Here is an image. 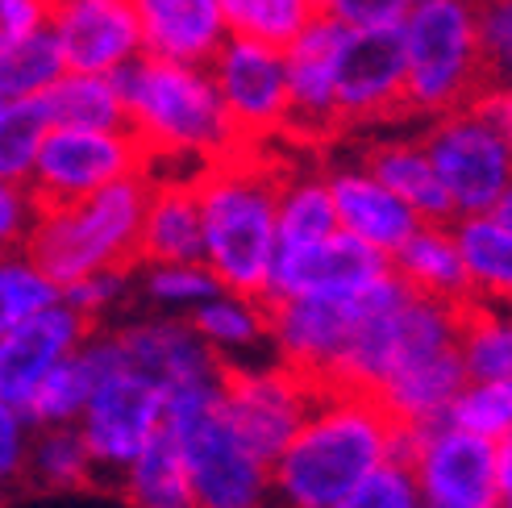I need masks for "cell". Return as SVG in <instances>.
<instances>
[{"mask_svg": "<svg viewBox=\"0 0 512 508\" xmlns=\"http://www.w3.org/2000/svg\"><path fill=\"white\" fill-rule=\"evenodd\" d=\"M46 130H50V117L38 96L5 100V109H0V175L5 180L30 184V171H34Z\"/></svg>", "mask_w": 512, "mask_h": 508, "instance_id": "f35d334b", "label": "cell"}, {"mask_svg": "<svg viewBox=\"0 0 512 508\" xmlns=\"http://www.w3.org/2000/svg\"><path fill=\"white\" fill-rule=\"evenodd\" d=\"M317 384L296 367L271 359H250V363H225L221 367V409L234 421V429L271 463L288 438L309 417Z\"/></svg>", "mask_w": 512, "mask_h": 508, "instance_id": "8fae6325", "label": "cell"}, {"mask_svg": "<svg viewBox=\"0 0 512 508\" xmlns=\"http://www.w3.org/2000/svg\"><path fill=\"white\" fill-rule=\"evenodd\" d=\"M329 508H421V492H417V479L408 471V463L388 459L367 479H358V484Z\"/></svg>", "mask_w": 512, "mask_h": 508, "instance_id": "60d3db41", "label": "cell"}, {"mask_svg": "<svg viewBox=\"0 0 512 508\" xmlns=\"http://www.w3.org/2000/svg\"><path fill=\"white\" fill-rule=\"evenodd\" d=\"M117 84L125 96V125L142 142L150 171H179L184 163L200 171L242 146L209 67L138 55L117 71Z\"/></svg>", "mask_w": 512, "mask_h": 508, "instance_id": "3957f363", "label": "cell"}, {"mask_svg": "<svg viewBox=\"0 0 512 508\" xmlns=\"http://www.w3.org/2000/svg\"><path fill=\"white\" fill-rule=\"evenodd\" d=\"M346 25L313 17L304 30L284 46L288 67V138L296 142H325L342 134L338 125V100H334V71H338V46Z\"/></svg>", "mask_w": 512, "mask_h": 508, "instance_id": "2e32d148", "label": "cell"}, {"mask_svg": "<svg viewBox=\"0 0 512 508\" xmlns=\"http://www.w3.org/2000/svg\"><path fill=\"white\" fill-rule=\"evenodd\" d=\"M59 296L80 313L92 329L100 321H109L125 300L134 296V267H105V271H88L80 279L59 288Z\"/></svg>", "mask_w": 512, "mask_h": 508, "instance_id": "ab89813d", "label": "cell"}, {"mask_svg": "<svg viewBox=\"0 0 512 508\" xmlns=\"http://www.w3.org/2000/svg\"><path fill=\"white\" fill-rule=\"evenodd\" d=\"M146 192L150 171H138L92 196L67 200V205H42L30 238H25V254L59 288L88 271L134 267Z\"/></svg>", "mask_w": 512, "mask_h": 508, "instance_id": "5b68a950", "label": "cell"}, {"mask_svg": "<svg viewBox=\"0 0 512 508\" xmlns=\"http://www.w3.org/2000/svg\"><path fill=\"white\" fill-rule=\"evenodd\" d=\"M209 75L242 146H271L288 134L284 46L229 34L209 59Z\"/></svg>", "mask_w": 512, "mask_h": 508, "instance_id": "30bf717a", "label": "cell"}, {"mask_svg": "<svg viewBox=\"0 0 512 508\" xmlns=\"http://www.w3.org/2000/svg\"><path fill=\"white\" fill-rule=\"evenodd\" d=\"M96 379H100V363L92 359V350L84 342L80 350H71L67 359H59L42 375V384L34 388V396H30V404H25L21 417L34 429L38 425H75L84 413L88 396H92V388H96Z\"/></svg>", "mask_w": 512, "mask_h": 508, "instance_id": "1f68e13d", "label": "cell"}, {"mask_svg": "<svg viewBox=\"0 0 512 508\" xmlns=\"http://www.w3.org/2000/svg\"><path fill=\"white\" fill-rule=\"evenodd\" d=\"M59 300V284L25 250L0 254V334Z\"/></svg>", "mask_w": 512, "mask_h": 508, "instance_id": "74e56055", "label": "cell"}, {"mask_svg": "<svg viewBox=\"0 0 512 508\" xmlns=\"http://www.w3.org/2000/svg\"><path fill=\"white\" fill-rule=\"evenodd\" d=\"M50 9H55V0H0V50L46 30Z\"/></svg>", "mask_w": 512, "mask_h": 508, "instance_id": "bcb514c9", "label": "cell"}, {"mask_svg": "<svg viewBox=\"0 0 512 508\" xmlns=\"http://www.w3.org/2000/svg\"><path fill=\"white\" fill-rule=\"evenodd\" d=\"M163 425L184 454L196 508H275L271 463L225 417L221 379L167 392Z\"/></svg>", "mask_w": 512, "mask_h": 508, "instance_id": "277c9868", "label": "cell"}, {"mask_svg": "<svg viewBox=\"0 0 512 508\" xmlns=\"http://www.w3.org/2000/svg\"><path fill=\"white\" fill-rule=\"evenodd\" d=\"M421 508H425V504H421Z\"/></svg>", "mask_w": 512, "mask_h": 508, "instance_id": "816d5d0a", "label": "cell"}, {"mask_svg": "<svg viewBox=\"0 0 512 508\" xmlns=\"http://www.w3.org/2000/svg\"><path fill=\"white\" fill-rule=\"evenodd\" d=\"M392 271L400 275V284L417 296L429 300H446V304H467V267L458 254V238L450 221H421L392 254H388Z\"/></svg>", "mask_w": 512, "mask_h": 508, "instance_id": "cb8c5ba5", "label": "cell"}, {"mask_svg": "<svg viewBox=\"0 0 512 508\" xmlns=\"http://www.w3.org/2000/svg\"><path fill=\"white\" fill-rule=\"evenodd\" d=\"M138 171H150V159L130 134V125L121 130L50 125L30 171V192L38 196V205H67V200L92 196Z\"/></svg>", "mask_w": 512, "mask_h": 508, "instance_id": "9c48e42d", "label": "cell"}, {"mask_svg": "<svg viewBox=\"0 0 512 508\" xmlns=\"http://www.w3.org/2000/svg\"><path fill=\"white\" fill-rule=\"evenodd\" d=\"M329 234H338V213L325 171H284L275 205V250L313 246Z\"/></svg>", "mask_w": 512, "mask_h": 508, "instance_id": "f546056e", "label": "cell"}, {"mask_svg": "<svg viewBox=\"0 0 512 508\" xmlns=\"http://www.w3.org/2000/svg\"><path fill=\"white\" fill-rule=\"evenodd\" d=\"M363 292L267 300L271 304V354L279 363L296 367L300 375H309L317 388H329L342 350L350 342V329L358 321V309H363Z\"/></svg>", "mask_w": 512, "mask_h": 508, "instance_id": "9a60e30c", "label": "cell"}, {"mask_svg": "<svg viewBox=\"0 0 512 508\" xmlns=\"http://www.w3.org/2000/svg\"><path fill=\"white\" fill-rule=\"evenodd\" d=\"M388 254L358 242L350 234H329L313 246L275 250V267L267 279L263 300H288V296H354L379 275H388Z\"/></svg>", "mask_w": 512, "mask_h": 508, "instance_id": "e0dca14e", "label": "cell"}, {"mask_svg": "<svg viewBox=\"0 0 512 508\" xmlns=\"http://www.w3.org/2000/svg\"><path fill=\"white\" fill-rule=\"evenodd\" d=\"M92 450L80 434V425H38L25 450V479L46 492H75L96 479Z\"/></svg>", "mask_w": 512, "mask_h": 508, "instance_id": "4dcf8cb0", "label": "cell"}, {"mask_svg": "<svg viewBox=\"0 0 512 508\" xmlns=\"http://www.w3.org/2000/svg\"><path fill=\"white\" fill-rule=\"evenodd\" d=\"M325 184H329V196H334L338 230L383 250V254H392L421 225V217L408 209L388 184L375 180L363 167V159L325 167Z\"/></svg>", "mask_w": 512, "mask_h": 508, "instance_id": "ffe728a7", "label": "cell"}, {"mask_svg": "<svg viewBox=\"0 0 512 508\" xmlns=\"http://www.w3.org/2000/svg\"><path fill=\"white\" fill-rule=\"evenodd\" d=\"M413 0H317V17H329L346 30H379L400 25Z\"/></svg>", "mask_w": 512, "mask_h": 508, "instance_id": "ee69618b", "label": "cell"}, {"mask_svg": "<svg viewBox=\"0 0 512 508\" xmlns=\"http://www.w3.org/2000/svg\"><path fill=\"white\" fill-rule=\"evenodd\" d=\"M229 34L288 46L317 17V0H221Z\"/></svg>", "mask_w": 512, "mask_h": 508, "instance_id": "d590c367", "label": "cell"}, {"mask_svg": "<svg viewBox=\"0 0 512 508\" xmlns=\"http://www.w3.org/2000/svg\"><path fill=\"white\" fill-rule=\"evenodd\" d=\"M475 105L488 113L496 130L512 142V84H504V88H483V92L475 96Z\"/></svg>", "mask_w": 512, "mask_h": 508, "instance_id": "7dc6e473", "label": "cell"}, {"mask_svg": "<svg viewBox=\"0 0 512 508\" xmlns=\"http://www.w3.org/2000/svg\"><path fill=\"white\" fill-rule=\"evenodd\" d=\"M279 180H284V167L267 155V146H238L196 171L204 267L229 292L267 296L279 246Z\"/></svg>", "mask_w": 512, "mask_h": 508, "instance_id": "7a4b0ae2", "label": "cell"}, {"mask_svg": "<svg viewBox=\"0 0 512 508\" xmlns=\"http://www.w3.org/2000/svg\"><path fill=\"white\" fill-rule=\"evenodd\" d=\"M38 100L50 125H75V130H121L125 125V96L117 71H63Z\"/></svg>", "mask_w": 512, "mask_h": 508, "instance_id": "f1b7e54d", "label": "cell"}, {"mask_svg": "<svg viewBox=\"0 0 512 508\" xmlns=\"http://www.w3.org/2000/svg\"><path fill=\"white\" fill-rule=\"evenodd\" d=\"M217 275L196 263H134V292L150 304L155 313L188 317L200 300L217 292Z\"/></svg>", "mask_w": 512, "mask_h": 508, "instance_id": "836d02e7", "label": "cell"}, {"mask_svg": "<svg viewBox=\"0 0 512 508\" xmlns=\"http://www.w3.org/2000/svg\"><path fill=\"white\" fill-rule=\"evenodd\" d=\"M463 384H467V371H463V359H458V342H450V346H429L408 354L371 396L392 413L396 425L421 429L433 421H446L450 400Z\"/></svg>", "mask_w": 512, "mask_h": 508, "instance_id": "7402d4cb", "label": "cell"}, {"mask_svg": "<svg viewBox=\"0 0 512 508\" xmlns=\"http://www.w3.org/2000/svg\"><path fill=\"white\" fill-rule=\"evenodd\" d=\"M458 359L467 379H512V309L467 300L458 317Z\"/></svg>", "mask_w": 512, "mask_h": 508, "instance_id": "d6a6232c", "label": "cell"}, {"mask_svg": "<svg viewBox=\"0 0 512 508\" xmlns=\"http://www.w3.org/2000/svg\"><path fill=\"white\" fill-rule=\"evenodd\" d=\"M0 109H5V96H0Z\"/></svg>", "mask_w": 512, "mask_h": 508, "instance_id": "f907efd6", "label": "cell"}, {"mask_svg": "<svg viewBox=\"0 0 512 508\" xmlns=\"http://www.w3.org/2000/svg\"><path fill=\"white\" fill-rule=\"evenodd\" d=\"M63 71H67L63 46H59L55 30L46 25V30L21 38L17 46L0 50V96H5V100L42 96Z\"/></svg>", "mask_w": 512, "mask_h": 508, "instance_id": "e575fe53", "label": "cell"}, {"mask_svg": "<svg viewBox=\"0 0 512 508\" xmlns=\"http://www.w3.org/2000/svg\"><path fill=\"white\" fill-rule=\"evenodd\" d=\"M142 55L209 67L217 46L229 38L221 0H134Z\"/></svg>", "mask_w": 512, "mask_h": 508, "instance_id": "603a6c76", "label": "cell"}, {"mask_svg": "<svg viewBox=\"0 0 512 508\" xmlns=\"http://www.w3.org/2000/svg\"><path fill=\"white\" fill-rule=\"evenodd\" d=\"M188 321L200 334V342L221 359V367L250 363L263 350H271V304L263 296L217 288L188 313Z\"/></svg>", "mask_w": 512, "mask_h": 508, "instance_id": "484cf974", "label": "cell"}, {"mask_svg": "<svg viewBox=\"0 0 512 508\" xmlns=\"http://www.w3.org/2000/svg\"><path fill=\"white\" fill-rule=\"evenodd\" d=\"M400 454L404 425L371 392L321 388L309 417L271 459L275 508H329Z\"/></svg>", "mask_w": 512, "mask_h": 508, "instance_id": "6da1fadb", "label": "cell"}, {"mask_svg": "<svg viewBox=\"0 0 512 508\" xmlns=\"http://www.w3.org/2000/svg\"><path fill=\"white\" fill-rule=\"evenodd\" d=\"M479 55L488 88L512 84V0H479Z\"/></svg>", "mask_w": 512, "mask_h": 508, "instance_id": "b9f144b4", "label": "cell"}, {"mask_svg": "<svg viewBox=\"0 0 512 508\" xmlns=\"http://www.w3.org/2000/svg\"><path fill=\"white\" fill-rule=\"evenodd\" d=\"M88 334H92V325L63 296L55 304H46L42 313L13 325L9 334H0V404L25 413L34 388L42 384V375L59 359H67L71 350H80Z\"/></svg>", "mask_w": 512, "mask_h": 508, "instance_id": "ac0fdd59", "label": "cell"}, {"mask_svg": "<svg viewBox=\"0 0 512 508\" xmlns=\"http://www.w3.org/2000/svg\"><path fill=\"white\" fill-rule=\"evenodd\" d=\"M446 421L458 429L488 438V442H508L512 438V379H467L458 396L450 400Z\"/></svg>", "mask_w": 512, "mask_h": 508, "instance_id": "8d00e7d4", "label": "cell"}, {"mask_svg": "<svg viewBox=\"0 0 512 508\" xmlns=\"http://www.w3.org/2000/svg\"><path fill=\"white\" fill-rule=\"evenodd\" d=\"M67 71L113 75L142 55V30L134 0H55L50 9Z\"/></svg>", "mask_w": 512, "mask_h": 508, "instance_id": "d6986e66", "label": "cell"}, {"mask_svg": "<svg viewBox=\"0 0 512 508\" xmlns=\"http://www.w3.org/2000/svg\"><path fill=\"white\" fill-rule=\"evenodd\" d=\"M334 100L342 130H371L404 117V42L400 25L346 30L338 46Z\"/></svg>", "mask_w": 512, "mask_h": 508, "instance_id": "4fadbf2b", "label": "cell"}, {"mask_svg": "<svg viewBox=\"0 0 512 508\" xmlns=\"http://www.w3.org/2000/svg\"><path fill=\"white\" fill-rule=\"evenodd\" d=\"M421 142L450 196L454 217L492 213L512 188V142L492 125L475 100L425 121Z\"/></svg>", "mask_w": 512, "mask_h": 508, "instance_id": "52a82bcc", "label": "cell"}, {"mask_svg": "<svg viewBox=\"0 0 512 508\" xmlns=\"http://www.w3.org/2000/svg\"><path fill=\"white\" fill-rule=\"evenodd\" d=\"M404 117L429 121L488 88L479 55V0H413L400 21Z\"/></svg>", "mask_w": 512, "mask_h": 508, "instance_id": "8992f818", "label": "cell"}, {"mask_svg": "<svg viewBox=\"0 0 512 508\" xmlns=\"http://www.w3.org/2000/svg\"><path fill=\"white\" fill-rule=\"evenodd\" d=\"M38 196L30 192V184H17L0 175V254L9 250H25L34 221H38Z\"/></svg>", "mask_w": 512, "mask_h": 508, "instance_id": "7bdbcfd3", "label": "cell"}, {"mask_svg": "<svg viewBox=\"0 0 512 508\" xmlns=\"http://www.w3.org/2000/svg\"><path fill=\"white\" fill-rule=\"evenodd\" d=\"M425 508H500L496 504V442L433 421L404 429V454Z\"/></svg>", "mask_w": 512, "mask_h": 508, "instance_id": "7c38bea8", "label": "cell"}, {"mask_svg": "<svg viewBox=\"0 0 512 508\" xmlns=\"http://www.w3.org/2000/svg\"><path fill=\"white\" fill-rule=\"evenodd\" d=\"M496 504L512 508V438L496 442Z\"/></svg>", "mask_w": 512, "mask_h": 508, "instance_id": "c3c4849f", "label": "cell"}, {"mask_svg": "<svg viewBox=\"0 0 512 508\" xmlns=\"http://www.w3.org/2000/svg\"><path fill=\"white\" fill-rule=\"evenodd\" d=\"M80 434L92 450L100 475H121V467L163 429V392L150 379L109 367L80 413Z\"/></svg>", "mask_w": 512, "mask_h": 508, "instance_id": "5bb4252c", "label": "cell"}, {"mask_svg": "<svg viewBox=\"0 0 512 508\" xmlns=\"http://www.w3.org/2000/svg\"><path fill=\"white\" fill-rule=\"evenodd\" d=\"M204 263L196 171H150L138 263Z\"/></svg>", "mask_w": 512, "mask_h": 508, "instance_id": "44dd1931", "label": "cell"}, {"mask_svg": "<svg viewBox=\"0 0 512 508\" xmlns=\"http://www.w3.org/2000/svg\"><path fill=\"white\" fill-rule=\"evenodd\" d=\"M34 425L25 421L17 409L0 404V492L17 479H25V450H30Z\"/></svg>", "mask_w": 512, "mask_h": 508, "instance_id": "f6af8a7d", "label": "cell"}, {"mask_svg": "<svg viewBox=\"0 0 512 508\" xmlns=\"http://www.w3.org/2000/svg\"><path fill=\"white\" fill-rule=\"evenodd\" d=\"M117 484H121V496L130 500V508H196L184 454H179L175 438L167 434V425L121 467Z\"/></svg>", "mask_w": 512, "mask_h": 508, "instance_id": "83f0119b", "label": "cell"}, {"mask_svg": "<svg viewBox=\"0 0 512 508\" xmlns=\"http://www.w3.org/2000/svg\"><path fill=\"white\" fill-rule=\"evenodd\" d=\"M88 350L100 363V371L121 367L150 379L163 396L204 379H221V359L200 342L188 317L155 313V317H134L117 321L109 329H92Z\"/></svg>", "mask_w": 512, "mask_h": 508, "instance_id": "ba28073f", "label": "cell"}, {"mask_svg": "<svg viewBox=\"0 0 512 508\" xmlns=\"http://www.w3.org/2000/svg\"><path fill=\"white\" fill-rule=\"evenodd\" d=\"M492 213H496V217H500V221H504V225H508V230H512V188H508V192H504V196H500V205H496V209H492Z\"/></svg>", "mask_w": 512, "mask_h": 508, "instance_id": "681fc988", "label": "cell"}, {"mask_svg": "<svg viewBox=\"0 0 512 508\" xmlns=\"http://www.w3.org/2000/svg\"><path fill=\"white\" fill-rule=\"evenodd\" d=\"M450 225L467 267L471 300L512 309V230L496 213H467L454 217Z\"/></svg>", "mask_w": 512, "mask_h": 508, "instance_id": "4316f807", "label": "cell"}, {"mask_svg": "<svg viewBox=\"0 0 512 508\" xmlns=\"http://www.w3.org/2000/svg\"><path fill=\"white\" fill-rule=\"evenodd\" d=\"M358 159H363V167L375 175V180L388 184L421 221H454L450 196L429 163V150H425L421 134L375 138V142H367V150Z\"/></svg>", "mask_w": 512, "mask_h": 508, "instance_id": "d4e9b609", "label": "cell"}]
</instances>
